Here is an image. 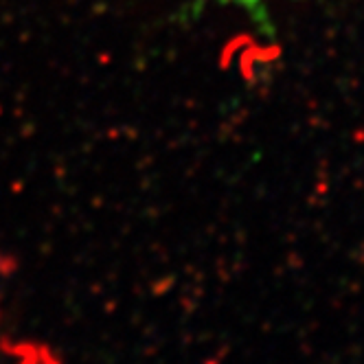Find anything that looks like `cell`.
<instances>
[{
    "label": "cell",
    "mask_w": 364,
    "mask_h": 364,
    "mask_svg": "<svg viewBox=\"0 0 364 364\" xmlns=\"http://www.w3.org/2000/svg\"><path fill=\"white\" fill-rule=\"evenodd\" d=\"M222 5H232L242 11H246L255 22H259L262 27L268 24V9H266V0H218Z\"/></svg>",
    "instance_id": "1"
}]
</instances>
